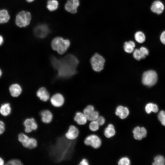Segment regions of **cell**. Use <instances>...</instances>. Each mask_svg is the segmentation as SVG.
I'll return each instance as SVG.
<instances>
[{
	"instance_id": "83f0119b",
	"label": "cell",
	"mask_w": 165,
	"mask_h": 165,
	"mask_svg": "<svg viewBox=\"0 0 165 165\" xmlns=\"http://www.w3.org/2000/svg\"><path fill=\"white\" fill-rule=\"evenodd\" d=\"M100 127L96 120L90 121L88 125L90 130L93 132L97 131L99 129Z\"/></svg>"
},
{
	"instance_id": "d590c367",
	"label": "cell",
	"mask_w": 165,
	"mask_h": 165,
	"mask_svg": "<svg viewBox=\"0 0 165 165\" xmlns=\"http://www.w3.org/2000/svg\"><path fill=\"white\" fill-rule=\"evenodd\" d=\"M79 165H90L89 161L86 158H83L79 162Z\"/></svg>"
},
{
	"instance_id": "836d02e7",
	"label": "cell",
	"mask_w": 165,
	"mask_h": 165,
	"mask_svg": "<svg viewBox=\"0 0 165 165\" xmlns=\"http://www.w3.org/2000/svg\"><path fill=\"white\" fill-rule=\"evenodd\" d=\"M96 121L100 126L101 127L105 125L106 123V119L104 116L100 115Z\"/></svg>"
},
{
	"instance_id": "f546056e",
	"label": "cell",
	"mask_w": 165,
	"mask_h": 165,
	"mask_svg": "<svg viewBox=\"0 0 165 165\" xmlns=\"http://www.w3.org/2000/svg\"><path fill=\"white\" fill-rule=\"evenodd\" d=\"M117 163L119 165H130L131 164V161L129 158L124 156L120 158Z\"/></svg>"
},
{
	"instance_id": "2e32d148",
	"label": "cell",
	"mask_w": 165,
	"mask_h": 165,
	"mask_svg": "<svg viewBox=\"0 0 165 165\" xmlns=\"http://www.w3.org/2000/svg\"><path fill=\"white\" fill-rule=\"evenodd\" d=\"M132 133L134 138L136 140H140L146 137L147 132L145 127L137 126L134 128Z\"/></svg>"
},
{
	"instance_id": "ac0fdd59",
	"label": "cell",
	"mask_w": 165,
	"mask_h": 165,
	"mask_svg": "<svg viewBox=\"0 0 165 165\" xmlns=\"http://www.w3.org/2000/svg\"><path fill=\"white\" fill-rule=\"evenodd\" d=\"M164 6L160 1L157 0L154 1L151 5V11L157 14L162 13L164 9Z\"/></svg>"
},
{
	"instance_id": "5b68a950",
	"label": "cell",
	"mask_w": 165,
	"mask_h": 165,
	"mask_svg": "<svg viewBox=\"0 0 165 165\" xmlns=\"http://www.w3.org/2000/svg\"><path fill=\"white\" fill-rule=\"evenodd\" d=\"M158 75L154 70H149L145 72L142 76V84L148 86H152L157 82Z\"/></svg>"
},
{
	"instance_id": "d4e9b609",
	"label": "cell",
	"mask_w": 165,
	"mask_h": 165,
	"mask_svg": "<svg viewBox=\"0 0 165 165\" xmlns=\"http://www.w3.org/2000/svg\"><path fill=\"white\" fill-rule=\"evenodd\" d=\"M10 16L6 9L0 10V23H7L10 19Z\"/></svg>"
},
{
	"instance_id": "9c48e42d",
	"label": "cell",
	"mask_w": 165,
	"mask_h": 165,
	"mask_svg": "<svg viewBox=\"0 0 165 165\" xmlns=\"http://www.w3.org/2000/svg\"><path fill=\"white\" fill-rule=\"evenodd\" d=\"M24 132L27 134H30L36 130L38 125L35 119L33 117L28 118L25 119L23 123Z\"/></svg>"
},
{
	"instance_id": "7402d4cb",
	"label": "cell",
	"mask_w": 165,
	"mask_h": 165,
	"mask_svg": "<svg viewBox=\"0 0 165 165\" xmlns=\"http://www.w3.org/2000/svg\"><path fill=\"white\" fill-rule=\"evenodd\" d=\"M11 111V108L9 103H4L0 107V113L2 116H6L9 115Z\"/></svg>"
},
{
	"instance_id": "74e56055",
	"label": "cell",
	"mask_w": 165,
	"mask_h": 165,
	"mask_svg": "<svg viewBox=\"0 0 165 165\" xmlns=\"http://www.w3.org/2000/svg\"><path fill=\"white\" fill-rule=\"evenodd\" d=\"M160 39L161 42L163 44L165 45V31L161 33L160 37Z\"/></svg>"
},
{
	"instance_id": "603a6c76",
	"label": "cell",
	"mask_w": 165,
	"mask_h": 165,
	"mask_svg": "<svg viewBox=\"0 0 165 165\" xmlns=\"http://www.w3.org/2000/svg\"><path fill=\"white\" fill-rule=\"evenodd\" d=\"M135 45V42L132 41L126 42L124 44V50L127 53H131L133 52Z\"/></svg>"
},
{
	"instance_id": "e0dca14e",
	"label": "cell",
	"mask_w": 165,
	"mask_h": 165,
	"mask_svg": "<svg viewBox=\"0 0 165 165\" xmlns=\"http://www.w3.org/2000/svg\"><path fill=\"white\" fill-rule=\"evenodd\" d=\"M73 120L77 125L81 126L86 125L88 121L83 113L80 111L75 112L73 117Z\"/></svg>"
},
{
	"instance_id": "ab89813d",
	"label": "cell",
	"mask_w": 165,
	"mask_h": 165,
	"mask_svg": "<svg viewBox=\"0 0 165 165\" xmlns=\"http://www.w3.org/2000/svg\"><path fill=\"white\" fill-rule=\"evenodd\" d=\"M4 161L3 159L0 157V165H3L4 164Z\"/></svg>"
},
{
	"instance_id": "6da1fadb",
	"label": "cell",
	"mask_w": 165,
	"mask_h": 165,
	"mask_svg": "<svg viewBox=\"0 0 165 165\" xmlns=\"http://www.w3.org/2000/svg\"><path fill=\"white\" fill-rule=\"evenodd\" d=\"M50 62L53 67L57 72V77L61 79L68 78L75 74L79 63L77 58L71 54L61 58L52 56Z\"/></svg>"
},
{
	"instance_id": "d6a6232c",
	"label": "cell",
	"mask_w": 165,
	"mask_h": 165,
	"mask_svg": "<svg viewBox=\"0 0 165 165\" xmlns=\"http://www.w3.org/2000/svg\"><path fill=\"white\" fill-rule=\"evenodd\" d=\"M23 164L21 160L17 159H13L8 161L6 165H22Z\"/></svg>"
},
{
	"instance_id": "484cf974",
	"label": "cell",
	"mask_w": 165,
	"mask_h": 165,
	"mask_svg": "<svg viewBox=\"0 0 165 165\" xmlns=\"http://www.w3.org/2000/svg\"><path fill=\"white\" fill-rule=\"evenodd\" d=\"M145 109L146 112L148 114L151 112L156 113L159 110L158 106L156 104L151 103L147 104L145 106Z\"/></svg>"
},
{
	"instance_id": "7c38bea8",
	"label": "cell",
	"mask_w": 165,
	"mask_h": 165,
	"mask_svg": "<svg viewBox=\"0 0 165 165\" xmlns=\"http://www.w3.org/2000/svg\"><path fill=\"white\" fill-rule=\"evenodd\" d=\"M65 101L64 96L59 93L53 95L50 99L51 105L56 108H59L63 106L65 103Z\"/></svg>"
},
{
	"instance_id": "ffe728a7",
	"label": "cell",
	"mask_w": 165,
	"mask_h": 165,
	"mask_svg": "<svg viewBox=\"0 0 165 165\" xmlns=\"http://www.w3.org/2000/svg\"><path fill=\"white\" fill-rule=\"evenodd\" d=\"M36 95L41 101L45 102L47 101L50 98L49 92L44 87L38 89L36 92Z\"/></svg>"
},
{
	"instance_id": "30bf717a",
	"label": "cell",
	"mask_w": 165,
	"mask_h": 165,
	"mask_svg": "<svg viewBox=\"0 0 165 165\" xmlns=\"http://www.w3.org/2000/svg\"><path fill=\"white\" fill-rule=\"evenodd\" d=\"M49 31L48 26L45 24H41L37 25L34 30L35 35L39 38H43L46 37Z\"/></svg>"
},
{
	"instance_id": "f35d334b",
	"label": "cell",
	"mask_w": 165,
	"mask_h": 165,
	"mask_svg": "<svg viewBox=\"0 0 165 165\" xmlns=\"http://www.w3.org/2000/svg\"><path fill=\"white\" fill-rule=\"evenodd\" d=\"M3 42V38L2 36L0 35V46H1Z\"/></svg>"
},
{
	"instance_id": "52a82bcc",
	"label": "cell",
	"mask_w": 165,
	"mask_h": 165,
	"mask_svg": "<svg viewBox=\"0 0 165 165\" xmlns=\"http://www.w3.org/2000/svg\"><path fill=\"white\" fill-rule=\"evenodd\" d=\"M83 141L86 145L90 146L94 149L99 148L102 144V141L101 138L95 134H90L86 136Z\"/></svg>"
},
{
	"instance_id": "3957f363",
	"label": "cell",
	"mask_w": 165,
	"mask_h": 165,
	"mask_svg": "<svg viewBox=\"0 0 165 165\" xmlns=\"http://www.w3.org/2000/svg\"><path fill=\"white\" fill-rule=\"evenodd\" d=\"M19 141L24 148L30 150L36 148L38 145V141L35 138L29 137L27 134L21 133L18 135Z\"/></svg>"
},
{
	"instance_id": "7a4b0ae2",
	"label": "cell",
	"mask_w": 165,
	"mask_h": 165,
	"mask_svg": "<svg viewBox=\"0 0 165 165\" xmlns=\"http://www.w3.org/2000/svg\"><path fill=\"white\" fill-rule=\"evenodd\" d=\"M70 44V42L68 39L61 37L54 38L51 43L52 49L60 54H64L67 51Z\"/></svg>"
},
{
	"instance_id": "8d00e7d4",
	"label": "cell",
	"mask_w": 165,
	"mask_h": 165,
	"mask_svg": "<svg viewBox=\"0 0 165 165\" xmlns=\"http://www.w3.org/2000/svg\"><path fill=\"white\" fill-rule=\"evenodd\" d=\"M5 130V125L4 123L2 121L0 120V135L4 132Z\"/></svg>"
},
{
	"instance_id": "f1b7e54d",
	"label": "cell",
	"mask_w": 165,
	"mask_h": 165,
	"mask_svg": "<svg viewBox=\"0 0 165 165\" xmlns=\"http://www.w3.org/2000/svg\"><path fill=\"white\" fill-rule=\"evenodd\" d=\"M165 164V158L161 155L155 157L154 158V161L152 163V164L153 165H164Z\"/></svg>"
},
{
	"instance_id": "60d3db41",
	"label": "cell",
	"mask_w": 165,
	"mask_h": 165,
	"mask_svg": "<svg viewBox=\"0 0 165 165\" xmlns=\"http://www.w3.org/2000/svg\"><path fill=\"white\" fill-rule=\"evenodd\" d=\"M28 2H31L34 1L35 0H26Z\"/></svg>"
},
{
	"instance_id": "cb8c5ba5",
	"label": "cell",
	"mask_w": 165,
	"mask_h": 165,
	"mask_svg": "<svg viewBox=\"0 0 165 165\" xmlns=\"http://www.w3.org/2000/svg\"><path fill=\"white\" fill-rule=\"evenodd\" d=\"M58 5L59 2L57 0H48L46 7L50 11H53L58 9Z\"/></svg>"
},
{
	"instance_id": "ba28073f",
	"label": "cell",
	"mask_w": 165,
	"mask_h": 165,
	"mask_svg": "<svg viewBox=\"0 0 165 165\" xmlns=\"http://www.w3.org/2000/svg\"><path fill=\"white\" fill-rule=\"evenodd\" d=\"M82 112L86 117L88 121L90 122L96 120L100 116L99 112L91 105H88L85 107L82 110Z\"/></svg>"
},
{
	"instance_id": "4fadbf2b",
	"label": "cell",
	"mask_w": 165,
	"mask_h": 165,
	"mask_svg": "<svg viewBox=\"0 0 165 165\" xmlns=\"http://www.w3.org/2000/svg\"><path fill=\"white\" fill-rule=\"evenodd\" d=\"M39 115L41 120L44 124H49L53 120V114L50 110L48 109L42 110L40 112Z\"/></svg>"
},
{
	"instance_id": "44dd1931",
	"label": "cell",
	"mask_w": 165,
	"mask_h": 165,
	"mask_svg": "<svg viewBox=\"0 0 165 165\" xmlns=\"http://www.w3.org/2000/svg\"><path fill=\"white\" fill-rule=\"evenodd\" d=\"M9 91L12 96L16 97H18L21 94L22 89L19 85L17 84H13L9 87Z\"/></svg>"
},
{
	"instance_id": "b9f144b4",
	"label": "cell",
	"mask_w": 165,
	"mask_h": 165,
	"mask_svg": "<svg viewBox=\"0 0 165 165\" xmlns=\"http://www.w3.org/2000/svg\"><path fill=\"white\" fill-rule=\"evenodd\" d=\"M2 75V72L1 69H0V77Z\"/></svg>"
},
{
	"instance_id": "8992f818",
	"label": "cell",
	"mask_w": 165,
	"mask_h": 165,
	"mask_svg": "<svg viewBox=\"0 0 165 165\" xmlns=\"http://www.w3.org/2000/svg\"><path fill=\"white\" fill-rule=\"evenodd\" d=\"M105 62L104 58L98 53L94 54L90 60L92 68L96 72H100L103 69Z\"/></svg>"
},
{
	"instance_id": "4316f807",
	"label": "cell",
	"mask_w": 165,
	"mask_h": 165,
	"mask_svg": "<svg viewBox=\"0 0 165 165\" xmlns=\"http://www.w3.org/2000/svg\"><path fill=\"white\" fill-rule=\"evenodd\" d=\"M134 37L136 41L140 43H143L146 39L144 33L140 31L136 32L134 34Z\"/></svg>"
},
{
	"instance_id": "9a60e30c",
	"label": "cell",
	"mask_w": 165,
	"mask_h": 165,
	"mask_svg": "<svg viewBox=\"0 0 165 165\" xmlns=\"http://www.w3.org/2000/svg\"><path fill=\"white\" fill-rule=\"evenodd\" d=\"M80 4L79 0H68L64 5V9L68 12L75 13Z\"/></svg>"
},
{
	"instance_id": "8fae6325",
	"label": "cell",
	"mask_w": 165,
	"mask_h": 165,
	"mask_svg": "<svg viewBox=\"0 0 165 165\" xmlns=\"http://www.w3.org/2000/svg\"><path fill=\"white\" fill-rule=\"evenodd\" d=\"M79 128L75 125L72 124L69 127L64 134V136L68 140L74 141L79 137Z\"/></svg>"
},
{
	"instance_id": "277c9868",
	"label": "cell",
	"mask_w": 165,
	"mask_h": 165,
	"mask_svg": "<svg viewBox=\"0 0 165 165\" xmlns=\"http://www.w3.org/2000/svg\"><path fill=\"white\" fill-rule=\"evenodd\" d=\"M31 19V15L30 12L22 11L17 15L15 23L16 25L19 27H25L29 24Z\"/></svg>"
},
{
	"instance_id": "5bb4252c",
	"label": "cell",
	"mask_w": 165,
	"mask_h": 165,
	"mask_svg": "<svg viewBox=\"0 0 165 165\" xmlns=\"http://www.w3.org/2000/svg\"><path fill=\"white\" fill-rule=\"evenodd\" d=\"M115 114L122 120L127 118L130 114V111L128 107L122 105H119L116 108Z\"/></svg>"
},
{
	"instance_id": "e575fe53",
	"label": "cell",
	"mask_w": 165,
	"mask_h": 165,
	"mask_svg": "<svg viewBox=\"0 0 165 165\" xmlns=\"http://www.w3.org/2000/svg\"><path fill=\"white\" fill-rule=\"evenodd\" d=\"M139 50L144 59L145 57L146 56L148 55L149 53V51L146 47L144 46L141 47L140 48Z\"/></svg>"
},
{
	"instance_id": "4dcf8cb0",
	"label": "cell",
	"mask_w": 165,
	"mask_h": 165,
	"mask_svg": "<svg viewBox=\"0 0 165 165\" xmlns=\"http://www.w3.org/2000/svg\"><path fill=\"white\" fill-rule=\"evenodd\" d=\"M133 53V57L136 60L139 61L142 59H144L139 49H135L134 50Z\"/></svg>"
},
{
	"instance_id": "d6986e66",
	"label": "cell",
	"mask_w": 165,
	"mask_h": 165,
	"mask_svg": "<svg viewBox=\"0 0 165 165\" xmlns=\"http://www.w3.org/2000/svg\"><path fill=\"white\" fill-rule=\"evenodd\" d=\"M104 135L107 138H110L114 136L116 134V130L114 124H108L104 130Z\"/></svg>"
},
{
	"instance_id": "1f68e13d",
	"label": "cell",
	"mask_w": 165,
	"mask_h": 165,
	"mask_svg": "<svg viewBox=\"0 0 165 165\" xmlns=\"http://www.w3.org/2000/svg\"><path fill=\"white\" fill-rule=\"evenodd\" d=\"M158 118L162 125L165 126V111H161L158 114Z\"/></svg>"
}]
</instances>
